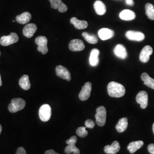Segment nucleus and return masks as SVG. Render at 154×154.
Returning <instances> with one entry per match:
<instances>
[{
  "mask_svg": "<svg viewBox=\"0 0 154 154\" xmlns=\"http://www.w3.org/2000/svg\"><path fill=\"white\" fill-rule=\"evenodd\" d=\"M146 14L149 20H154V6L150 3H147L145 6Z\"/></svg>",
  "mask_w": 154,
  "mask_h": 154,
  "instance_id": "28",
  "label": "nucleus"
},
{
  "mask_svg": "<svg viewBox=\"0 0 154 154\" xmlns=\"http://www.w3.org/2000/svg\"><path fill=\"white\" fill-rule=\"evenodd\" d=\"M99 53L100 52L99 50L94 49L91 50L89 58V62L91 66L94 67L98 65L99 62Z\"/></svg>",
  "mask_w": 154,
  "mask_h": 154,
  "instance_id": "20",
  "label": "nucleus"
},
{
  "mask_svg": "<svg viewBox=\"0 0 154 154\" xmlns=\"http://www.w3.org/2000/svg\"><path fill=\"white\" fill-rule=\"evenodd\" d=\"M19 40V37L16 33H11L10 35L2 36L0 38V44L2 46H7L17 42Z\"/></svg>",
  "mask_w": 154,
  "mask_h": 154,
  "instance_id": "7",
  "label": "nucleus"
},
{
  "mask_svg": "<svg viewBox=\"0 0 154 154\" xmlns=\"http://www.w3.org/2000/svg\"><path fill=\"white\" fill-rule=\"evenodd\" d=\"M98 35L100 38L103 41L111 38L114 35V32L107 28L100 29L98 32Z\"/></svg>",
  "mask_w": 154,
  "mask_h": 154,
  "instance_id": "17",
  "label": "nucleus"
},
{
  "mask_svg": "<svg viewBox=\"0 0 154 154\" xmlns=\"http://www.w3.org/2000/svg\"><path fill=\"white\" fill-rule=\"evenodd\" d=\"M26 102L21 98H14L12 99L11 104L8 106V110L12 113H15L24 109Z\"/></svg>",
  "mask_w": 154,
  "mask_h": 154,
  "instance_id": "2",
  "label": "nucleus"
},
{
  "mask_svg": "<svg viewBox=\"0 0 154 154\" xmlns=\"http://www.w3.org/2000/svg\"><path fill=\"white\" fill-rule=\"evenodd\" d=\"M94 8L96 13L99 16L104 15L106 12V6L101 1H96L94 4Z\"/></svg>",
  "mask_w": 154,
  "mask_h": 154,
  "instance_id": "19",
  "label": "nucleus"
},
{
  "mask_svg": "<svg viewBox=\"0 0 154 154\" xmlns=\"http://www.w3.org/2000/svg\"><path fill=\"white\" fill-rule=\"evenodd\" d=\"M86 127H79L77 128L76 133L77 135L81 138L86 137L88 135V131L86 130Z\"/></svg>",
  "mask_w": 154,
  "mask_h": 154,
  "instance_id": "30",
  "label": "nucleus"
},
{
  "mask_svg": "<svg viewBox=\"0 0 154 154\" xmlns=\"http://www.w3.org/2000/svg\"><path fill=\"white\" fill-rule=\"evenodd\" d=\"M153 53V49L151 46L147 45L144 46L142 50L140 55L139 60L143 63H147L149 60V57Z\"/></svg>",
  "mask_w": 154,
  "mask_h": 154,
  "instance_id": "10",
  "label": "nucleus"
},
{
  "mask_svg": "<svg viewBox=\"0 0 154 154\" xmlns=\"http://www.w3.org/2000/svg\"><path fill=\"white\" fill-rule=\"evenodd\" d=\"M144 144V142L142 140H138L135 142H132L128 144L127 149L131 154L135 153L138 149H140Z\"/></svg>",
  "mask_w": 154,
  "mask_h": 154,
  "instance_id": "24",
  "label": "nucleus"
},
{
  "mask_svg": "<svg viewBox=\"0 0 154 154\" xmlns=\"http://www.w3.org/2000/svg\"><path fill=\"white\" fill-rule=\"evenodd\" d=\"M126 2L127 5L131 6H132L134 5V0H126Z\"/></svg>",
  "mask_w": 154,
  "mask_h": 154,
  "instance_id": "35",
  "label": "nucleus"
},
{
  "mask_svg": "<svg viewBox=\"0 0 154 154\" xmlns=\"http://www.w3.org/2000/svg\"><path fill=\"white\" fill-rule=\"evenodd\" d=\"M136 100L142 109H146L148 106V94L144 91H140L136 97Z\"/></svg>",
  "mask_w": 154,
  "mask_h": 154,
  "instance_id": "12",
  "label": "nucleus"
},
{
  "mask_svg": "<svg viewBox=\"0 0 154 154\" xmlns=\"http://www.w3.org/2000/svg\"><path fill=\"white\" fill-rule=\"evenodd\" d=\"M70 23L74 25L75 28L78 30L85 29L88 26V22L87 21L85 20H79L75 17H72L71 18Z\"/></svg>",
  "mask_w": 154,
  "mask_h": 154,
  "instance_id": "21",
  "label": "nucleus"
},
{
  "mask_svg": "<svg viewBox=\"0 0 154 154\" xmlns=\"http://www.w3.org/2000/svg\"><path fill=\"white\" fill-rule=\"evenodd\" d=\"M141 79L146 86L154 90V79L149 77L147 73L143 72L142 74Z\"/></svg>",
  "mask_w": 154,
  "mask_h": 154,
  "instance_id": "25",
  "label": "nucleus"
},
{
  "mask_svg": "<svg viewBox=\"0 0 154 154\" xmlns=\"http://www.w3.org/2000/svg\"><path fill=\"white\" fill-rule=\"evenodd\" d=\"M127 38L131 41H142L145 38L144 34L140 32H135L132 30H129L126 33Z\"/></svg>",
  "mask_w": 154,
  "mask_h": 154,
  "instance_id": "13",
  "label": "nucleus"
},
{
  "mask_svg": "<svg viewBox=\"0 0 154 154\" xmlns=\"http://www.w3.org/2000/svg\"><path fill=\"white\" fill-rule=\"evenodd\" d=\"M128 126V120L126 118H122L119 120L116 125V130L118 132H124Z\"/></svg>",
  "mask_w": 154,
  "mask_h": 154,
  "instance_id": "26",
  "label": "nucleus"
},
{
  "mask_svg": "<svg viewBox=\"0 0 154 154\" xmlns=\"http://www.w3.org/2000/svg\"><path fill=\"white\" fill-rule=\"evenodd\" d=\"M95 119L99 126H103L106 121V110L105 107L99 106L96 110Z\"/></svg>",
  "mask_w": 154,
  "mask_h": 154,
  "instance_id": "4",
  "label": "nucleus"
},
{
  "mask_svg": "<svg viewBox=\"0 0 154 154\" xmlns=\"http://www.w3.org/2000/svg\"><path fill=\"white\" fill-rule=\"evenodd\" d=\"M32 19V15L28 11L24 12L20 15H18L16 17L17 22L21 24H26Z\"/></svg>",
  "mask_w": 154,
  "mask_h": 154,
  "instance_id": "23",
  "label": "nucleus"
},
{
  "mask_svg": "<svg viewBox=\"0 0 154 154\" xmlns=\"http://www.w3.org/2000/svg\"><path fill=\"white\" fill-rule=\"evenodd\" d=\"M121 149L120 144L118 141H114L111 145H107L104 148L105 153L107 154H116Z\"/></svg>",
  "mask_w": 154,
  "mask_h": 154,
  "instance_id": "18",
  "label": "nucleus"
},
{
  "mask_svg": "<svg viewBox=\"0 0 154 154\" xmlns=\"http://www.w3.org/2000/svg\"><path fill=\"white\" fill-rule=\"evenodd\" d=\"M55 72L57 75L62 79H65L67 81H71L72 77L69 71L64 66L59 65L56 67Z\"/></svg>",
  "mask_w": 154,
  "mask_h": 154,
  "instance_id": "8",
  "label": "nucleus"
},
{
  "mask_svg": "<svg viewBox=\"0 0 154 154\" xmlns=\"http://www.w3.org/2000/svg\"><path fill=\"white\" fill-rule=\"evenodd\" d=\"M114 53L118 58L122 60H125L127 57L126 49L123 45H117L114 49Z\"/></svg>",
  "mask_w": 154,
  "mask_h": 154,
  "instance_id": "16",
  "label": "nucleus"
},
{
  "mask_svg": "<svg viewBox=\"0 0 154 154\" xmlns=\"http://www.w3.org/2000/svg\"><path fill=\"white\" fill-rule=\"evenodd\" d=\"M19 85L20 87L25 90H28L30 88L31 85L28 75H23L19 81Z\"/></svg>",
  "mask_w": 154,
  "mask_h": 154,
  "instance_id": "27",
  "label": "nucleus"
},
{
  "mask_svg": "<svg viewBox=\"0 0 154 154\" xmlns=\"http://www.w3.org/2000/svg\"><path fill=\"white\" fill-rule=\"evenodd\" d=\"M82 36L88 42L91 44H95L98 41V39L95 35L90 34L87 32L83 33Z\"/></svg>",
  "mask_w": 154,
  "mask_h": 154,
  "instance_id": "29",
  "label": "nucleus"
},
{
  "mask_svg": "<svg viewBox=\"0 0 154 154\" xmlns=\"http://www.w3.org/2000/svg\"><path fill=\"white\" fill-rule=\"evenodd\" d=\"M107 92L111 97L121 98L125 95L126 89L121 83L111 82L107 85Z\"/></svg>",
  "mask_w": 154,
  "mask_h": 154,
  "instance_id": "1",
  "label": "nucleus"
},
{
  "mask_svg": "<svg viewBox=\"0 0 154 154\" xmlns=\"http://www.w3.org/2000/svg\"><path fill=\"white\" fill-rule=\"evenodd\" d=\"M51 116V109L50 105L45 104L41 106L39 110V116L43 122H48Z\"/></svg>",
  "mask_w": 154,
  "mask_h": 154,
  "instance_id": "5",
  "label": "nucleus"
},
{
  "mask_svg": "<svg viewBox=\"0 0 154 154\" xmlns=\"http://www.w3.org/2000/svg\"><path fill=\"white\" fill-rule=\"evenodd\" d=\"M2 80H1V74H0V87L2 86Z\"/></svg>",
  "mask_w": 154,
  "mask_h": 154,
  "instance_id": "36",
  "label": "nucleus"
},
{
  "mask_svg": "<svg viewBox=\"0 0 154 154\" xmlns=\"http://www.w3.org/2000/svg\"><path fill=\"white\" fill-rule=\"evenodd\" d=\"M37 27L34 23H29L25 26L23 29V34L28 38H32L34 33L36 32Z\"/></svg>",
  "mask_w": 154,
  "mask_h": 154,
  "instance_id": "15",
  "label": "nucleus"
},
{
  "mask_svg": "<svg viewBox=\"0 0 154 154\" xmlns=\"http://www.w3.org/2000/svg\"><path fill=\"white\" fill-rule=\"evenodd\" d=\"M77 142V138L75 136H72L69 139L66 140V143L68 144L65 149V152L66 154H70L72 152L74 154H80L79 149L75 146Z\"/></svg>",
  "mask_w": 154,
  "mask_h": 154,
  "instance_id": "3",
  "label": "nucleus"
},
{
  "mask_svg": "<svg viewBox=\"0 0 154 154\" xmlns=\"http://www.w3.org/2000/svg\"><path fill=\"white\" fill-rule=\"evenodd\" d=\"M2 130V126L0 125V134H1V133Z\"/></svg>",
  "mask_w": 154,
  "mask_h": 154,
  "instance_id": "37",
  "label": "nucleus"
},
{
  "mask_svg": "<svg viewBox=\"0 0 154 154\" xmlns=\"http://www.w3.org/2000/svg\"><path fill=\"white\" fill-rule=\"evenodd\" d=\"M119 17L121 20L124 21H131L135 18L136 15L135 13L132 11L125 9L120 13Z\"/></svg>",
  "mask_w": 154,
  "mask_h": 154,
  "instance_id": "22",
  "label": "nucleus"
},
{
  "mask_svg": "<svg viewBox=\"0 0 154 154\" xmlns=\"http://www.w3.org/2000/svg\"><path fill=\"white\" fill-rule=\"evenodd\" d=\"M69 48L72 51H80L85 49V46L82 41L79 39H75L70 42Z\"/></svg>",
  "mask_w": 154,
  "mask_h": 154,
  "instance_id": "11",
  "label": "nucleus"
},
{
  "mask_svg": "<svg viewBox=\"0 0 154 154\" xmlns=\"http://www.w3.org/2000/svg\"><path fill=\"white\" fill-rule=\"evenodd\" d=\"M35 44L38 45L37 50L42 54H46L48 51V39L44 36H39L35 38Z\"/></svg>",
  "mask_w": 154,
  "mask_h": 154,
  "instance_id": "6",
  "label": "nucleus"
},
{
  "mask_svg": "<svg viewBox=\"0 0 154 154\" xmlns=\"http://www.w3.org/2000/svg\"><path fill=\"white\" fill-rule=\"evenodd\" d=\"M16 154H27L26 150L22 147H20L17 149L16 153Z\"/></svg>",
  "mask_w": 154,
  "mask_h": 154,
  "instance_id": "32",
  "label": "nucleus"
},
{
  "mask_svg": "<svg viewBox=\"0 0 154 154\" xmlns=\"http://www.w3.org/2000/svg\"><path fill=\"white\" fill-rule=\"evenodd\" d=\"M85 126L86 128H93L95 127V123L94 122L93 120L91 119H88L85 122Z\"/></svg>",
  "mask_w": 154,
  "mask_h": 154,
  "instance_id": "31",
  "label": "nucleus"
},
{
  "mask_svg": "<svg viewBox=\"0 0 154 154\" xmlns=\"http://www.w3.org/2000/svg\"><path fill=\"white\" fill-rule=\"evenodd\" d=\"M0 55H1V51H0Z\"/></svg>",
  "mask_w": 154,
  "mask_h": 154,
  "instance_id": "39",
  "label": "nucleus"
},
{
  "mask_svg": "<svg viewBox=\"0 0 154 154\" xmlns=\"http://www.w3.org/2000/svg\"><path fill=\"white\" fill-rule=\"evenodd\" d=\"M92 85L90 82H86L83 86L81 92L79 94V98L82 101L86 100L89 98L91 91Z\"/></svg>",
  "mask_w": 154,
  "mask_h": 154,
  "instance_id": "9",
  "label": "nucleus"
},
{
  "mask_svg": "<svg viewBox=\"0 0 154 154\" xmlns=\"http://www.w3.org/2000/svg\"><path fill=\"white\" fill-rule=\"evenodd\" d=\"M45 154H59L57 152H56L55 151H54L53 149H49V150H48L45 152Z\"/></svg>",
  "mask_w": 154,
  "mask_h": 154,
  "instance_id": "34",
  "label": "nucleus"
},
{
  "mask_svg": "<svg viewBox=\"0 0 154 154\" xmlns=\"http://www.w3.org/2000/svg\"><path fill=\"white\" fill-rule=\"evenodd\" d=\"M152 130H153V132H154V124H153V126H152Z\"/></svg>",
  "mask_w": 154,
  "mask_h": 154,
  "instance_id": "38",
  "label": "nucleus"
},
{
  "mask_svg": "<svg viewBox=\"0 0 154 154\" xmlns=\"http://www.w3.org/2000/svg\"><path fill=\"white\" fill-rule=\"evenodd\" d=\"M148 150L151 154H154V144H150L148 146Z\"/></svg>",
  "mask_w": 154,
  "mask_h": 154,
  "instance_id": "33",
  "label": "nucleus"
},
{
  "mask_svg": "<svg viewBox=\"0 0 154 154\" xmlns=\"http://www.w3.org/2000/svg\"><path fill=\"white\" fill-rule=\"evenodd\" d=\"M49 1L51 8L58 9L61 13H65L68 9L67 5L62 1V0H49Z\"/></svg>",
  "mask_w": 154,
  "mask_h": 154,
  "instance_id": "14",
  "label": "nucleus"
}]
</instances>
